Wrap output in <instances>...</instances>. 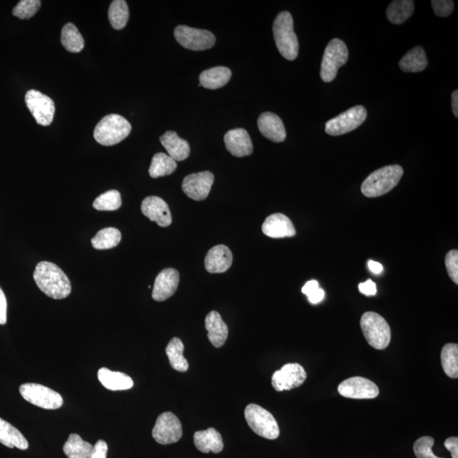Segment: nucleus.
Masks as SVG:
<instances>
[{
	"label": "nucleus",
	"instance_id": "4",
	"mask_svg": "<svg viewBox=\"0 0 458 458\" xmlns=\"http://www.w3.org/2000/svg\"><path fill=\"white\" fill-rule=\"evenodd\" d=\"M132 126L129 121L119 114H110L103 117L94 131L95 140L104 146L119 144L131 133Z\"/></svg>",
	"mask_w": 458,
	"mask_h": 458
},
{
	"label": "nucleus",
	"instance_id": "30",
	"mask_svg": "<svg viewBox=\"0 0 458 458\" xmlns=\"http://www.w3.org/2000/svg\"><path fill=\"white\" fill-rule=\"evenodd\" d=\"M183 344L179 338L171 339L166 348L167 356L171 368L181 373L186 372L188 369V363L183 356Z\"/></svg>",
	"mask_w": 458,
	"mask_h": 458
},
{
	"label": "nucleus",
	"instance_id": "36",
	"mask_svg": "<svg viewBox=\"0 0 458 458\" xmlns=\"http://www.w3.org/2000/svg\"><path fill=\"white\" fill-rule=\"evenodd\" d=\"M109 20L112 27L116 30H121L128 22L129 10L127 2L124 0L112 1L108 11Z\"/></svg>",
	"mask_w": 458,
	"mask_h": 458
},
{
	"label": "nucleus",
	"instance_id": "29",
	"mask_svg": "<svg viewBox=\"0 0 458 458\" xmlns=\"http://www.w3.org/2000/svg\"><path fill=\"white\" fill-rule=\"evenodd\" d=\"M414 12V2L411 0H396L393 1L386 11V16L390 22L401 25L409 19Z\"/></svg>",
	"mask_w": 458,
	"mask_h": 458
},
{
	"label": "nucleus",
	"instance_id": "47",
	"mask_svg": "<svg viewBox=\"0 0 458 458\" xmlns=\"http://www.w3.org/2000/svg\"><path fill=\"white\" fill-rule=\"evenodd\" d=\"M319 288V284L316 280H311L309 282L304 285L302 288V293L305 294L306 296H309L311 293L316 291Z\"/></svg>",
	"mask_w": 458,
	"mask_h": 458
},
{
	"label": "nucleus",
	"instance_id": "31",
	"mask_svg": "<svg viewBox=\"0 0 458 458\" xmlns=\"http://www.w3.org/2000/svg\"><path fill=\"white\" fill-rule=\"evenodd\" d=\"M93 445L83 440L77 434H71L63 447V452L68 458H90Z\"/></svg>",
	"mask_w": 458,
	"mask_h": 458
},
{
	"label": "nucleus",
	"instance_id": "10",
	"mask_svg": "<svg viewBox=\"0 0 458 458\" xmlns=\"http://www.w3.org/2000/svg\"><path fill=\"white\" fill-rule=\"evenodd\" d=\"M174 36L181 46L194 52L211 49L216 43V37L212 32L188 26L176 27Z\"/></svg>",
	"mask_w": 458,
	"mask_h": 458
},
{
	"label": "nucleus",
	"instance_id": "7",
	"mask_svg": "<svg viewBox=\"0 0 458 458\" xmlns=\"http://www.w3.org/2000/svg\"><path fill=\"white\" fill-rule=\"evenodd\" d=\"M347 46L342 40L335 39L327 44L321 64V78L325 83L334 81L338 70L348 61Z\"/></svg>",
	"mask_w": 458,
	"mask_h": 458
},
{
	"label": "nucleus",
	"instance_id": "33",
	"mask_svg": "<svg viewBox=\"0 0 458 458\" xmlns=\"http://www.w3.org/2000/svg\"><path fill=\"white\" fill-rule=\"evenodd\" d=\"M176 162L165 153L155 154L151 161L149 174L151 178L157 179L174 174L176 169Z\"/></svg>",
	"mask_w": 458,
	"mask_h": 458
},
{
	"label": "nucleus",
	"instance_id": "5",
	"mask_svg": "<svg viewBox=\"0 0 458 458\" xmlns=\"http://www.w3.org/2000/svg\"><path fill=\"white\" fill-rule=\"evenodd\" d=\"M361 327L369 346L377 350H383L392 339V330L383 317L380 314L368 312L361 318Z\"/></svg>",
	"mask_w": 458,
	"mask_h": 458
},
{
	"label": "nucleus",
	"instance_id": "42",
	"mask_svg": "<svg viewBox=\"0 0 458 458\" xmlns=\"http://www.w3.org/2000/svg\"><path fill=\"white\" fill-rule=\"evenodd\" d=\"M108 445L106 441L100 440L94 445L90 458H107Z\"/></svg>",
	"mask_w": 458,
	"mask_h": 458
},
{
	"label": "nucleus",
	"instance_id": "41",
	"mask_svg": "<svg viewBox=\"0 0 458 458\" xmlns=\"http://www.w3.org/2000/svg\"><path fill=\"white\" fill-rule=\"evenodd\" d=\"M431 4L435 15L440 18H447L454 10V3L452 0H433Z\"/></svg>",
	"mask_w": 458,
	"mask_h": 458
},
{
	"label": "nucleus",
	"instance_id": "6",
	"mask_svg": "<svg viewBox=\"0 0 458 458\" xmlns=\"http://www.w3.org/2000/svg\"><path fill=\"white\" fill-rule=\"evenodd\" d=\"M248 426L256 435L267 440H275L280 434L279 427L273 415L263 407L250 404L245 410Z\"/></svg>",
	"mask_w": 458,
	"mask_h": 458
},
{
	"label": "nucleus",
	"instance_id": "13",
	"mask_svg": "<svg viewBox=\"0 0 458 458\" xmlns=\"http://www.w3.org/2000/svg\"><path fill=\"white\" fill-rule=\"evenodd\" d=\"M306 373L302 366L298 363L285 364L279 371L273 373L272 385L277 392L291 390L300 387L306 380Z\"/></svg>",
	"mask_w": 458,
	"mask_h": 458
},
{
	"label": "nucleus",
	"instance_id": "9",
	"mask_svg": "<svg viewBox=\"0 0 458 458\" xmlns=\"http://www.w3.org/2000/svg\"><path fill=\"white\" fill-rule=\"evenodd\" d=\"M368 112L363 106H356L327 121L325 131L331 136H339L360 127L367 119Z\"/></svg>",
	"mask_w": 458,
	"mask_h": 458
},
{
	"label": "nucleus",
	"instance_id": "20",
	"mask_svg": "<svg viewBox=\"0 0 458 458\" xmlns=\"http://www.w3.org/2000/svg\"><path fill=\"white\" fill-rule=\"evenodd\" d=\"M258 125L260 133L269 140L280 143L287 138V130L283 121L275 113H263L259 116Z\"/></svg>",
	"mask_w": 458,
	"mask_h": 458
},
{
	"label": "nucleus",
	"instance_id": "17",
	"mask_svg": "<svg viewBox=\"0 0 458 458\" xmlns=\"http://www.w3.org/2000/svg\"><path fill=\"white\" fill-rule=\"evenodd\" d=\"M141 211L150 221L157 222L162 228H166L171 224L172 218L169 207L166 201L159 197H147L143 200Z\"/></svg>",
	"mask_w": 458,
	"mask_h": 458
},
{
	"label": "nucleus",
	"instance_id": "37",
	"mask_svg": "<svg viewBox=\"0 0 458 458\" xmlns=\"http://www.w3.org/2000/svg\"><path fill=\"white\" fill-rule=\"evenodd\" d=\"M121 205V194L117 191H109L94 201L93 207L98 211H116Z\"/></svg>",
	"mask_w": 458,
	"mask_h": 458
},
{
	"label": "nucleus",
	"instance_id": "2",
	"mask_svg": "<svg viewBox=\"0 0 458 458\" xmlns=\"http://www.w3.org/2000/svg\"><path fill=\"white\" fill-rule=\"evenodd\" d=\"M273 36L281 56L295 61L299 53V42L294 31V20L288 11L280 12L273 23Z\"/></svg>",
	"mask_w": 458,
	"mask_h": 458
},
{
	"label": "nucleus",
	"instance_id": "25",
	"mask_svg": "<svg viewBox=\"0 0 458 458\" xmlns=\"http://www.w3.org/2000/svg\"><path fill=\"white\" fill-rule=\"evenodd\" d=\"M98 379L104 388L113 390V392L127 390L133 386L131 377L123 373L112 371L107 368L100 369Z\"/></svg>",
	"mask_w": 458,
	"mask_h": 458
},
{
	"label": "nucleus",
	"instance_id": "49",
	"mask_svg": "<svg viewBox=\"0 0 458 458\" xmlns=\"http://www.w3.org/2000/svg\"><path fill=\"white\" fill-rule=\"evenodd\" d=\"M452 107L454 116L458 117V91L457 90L454 91L452 93Z\"/></svg>",
	"mask_w": 458,
	"mask_h": 458
},
{
	"label": "nucleus",
	"instance_id": "44",
	"mask_svg": "<svg viewBox=\"0 0 458 458\" xmlns=\"http://www.w3.org/2000/svg\"><path fill=\"white\" fill-rule=\"evenodd\" d=\"M7 322V301L5 293L0 288V325H6Z\"/></svg>",
	"mask_w": 458,
	"mask_h": 458
},
{
	"label": "nucleus",
	"instance_id": "28",
	"mask_svg": "<svg viewBox=\"0 0 458 458\" xmlns=\"http://www.w3.org/2000/svg\"><path fill=\"white\" fill-rule=\"evenodd\" d=\"M428 59L422 47H415L402 59L399 66L405 73H419L426 69Z\"/></svg>",
	"mask_w": 458,
	"mask_h": 458
},
{
	"label": "nucleus",
	"instance_id": "45",
	"mask_svg": "<svg viewBox=\"0 0 458 458\" xmlns=\"http://www.w3.org/2000/svg\"><path fill=\"white\" fill-rule=\"evenodd\" d=\"M445 447L452 453V458H458L457 437H450V438L445 440Z\"/></svg>",
	"mask_w": 458,
	"mask_h": 458
},
{
	"label": "nucleus",
	"instance_id": "1",
	"mask_svg": "<svg viewBox=\"0 0 458 458\" xmlns=\"http://www.w3.org/2000/svg\"><path fill=\"white\" fill-rule=\"evenodd\" d=\"M33 279L40 291L52 299L62 300L70 296V280L56 264L49 262L40 263L33 273Z\"/></svg>",
	"mask_w": 458,
	"mask_h": 458
},
{
	"label": "nucleus",
	"instance_id": "34",
	"mask_svg": "<svg viewBox=\"0 0 458 458\" xmlns=\"http://www.w3.org/2000/svg\"><path fill=\"white\" fill-rule=\"evenodd\" d=\"M441 365L443 370L452 379L458 378V346L457 344H445L441 351Z\"/></svg>",
	"mask_w": 458,
	"mask_h": 458
},
{
	"label": "nucleus",
	"instance_id": "15",
	"mask_svg": "<svg viewBox=\"0 0 458 458\" xmlns=\"http://www.w3.org/2000/svg\"><path fill=\"white\" fill-rule=\"evenodd\" d=\"M214 183V175L211 171L197 172L183 179L182 188L188 198L200 201L207 198Z\"/></svg>",
	"mask_w": 458,
	"mask_h": 458
},
{
	"label": "nucleus",
	"instance_id": "39",
	"mask_svg": "<svg viewBox=\"0 0 458 458\" xmlns=\"http://www.w3.org/2000/svg\"><path fill=\"white\" fill-rule=\"evenodd\" d=\"M435 440L430 436H423L416 440L414 445V451L417 458H440L436 457L432 452L433 445Z\"/></svg>",
	"mask_w": 458,
	"mask_h": 458
},
{
	"label": "nucleus",
	"instance_id": "3",
	"mask_svg": "<svg viewBox=\"0 0 458 458\" xmlns=\"http://www.w3.org/2000/svg\"><path fill=\"white\" fill-rule=\"evenodd\" d=\"M403 176L401 166L392 165L372 172L361 184V193L368 198L387 194L400 182Z\"/></svg>",
	"mask_w": 458,
	"mask_h": 458
},
{
	"label": "nucleus",
	"instance_id": "40",
	"mask_svg": "<svg viewBox=\"0 0 458 458\" xmlns=\"http://www.w3.org/2000/svg\"><path fill=\"white\" fill-rule=\"evenodd\" d=\"M445 267L450 278L454 283L458 284V251L452 250L445 256Z\"/></svg>",
	"mask_w": 458,
	"mask_h": 458
},
{
	"label": "nucleus",
	"instance_id": "48",
	"mask_svg": "<svg viewBox=\"0 0 458 458\" xmlns=\"http://www.w3.org/2000/svg\"><path fill=\"white\" fill-rule=\"evenodd\" d=\"M368 266L371 272L375 273V275H380L383 271V266L380 263L375 262V260H369Z\"/></svg>",
	"mask_w": 458,
	"mask_h": 458
},
{
	"label": "nucleus",
	"instance_id": "16",
	"mask_svg": "<svg viewBox=\"0 0 458 458\" xmlns=\"http://www.w3.org/2000/svg\"><path fill=\"white\" fill-rule=\"evenodd\" d=\"M179 284V272L174 268H166L159 273L155 280L152 298L164 301L174 295Z\"/></svg>",
	"mask_w": 458,
	"mask_h": 458
},
{
	"label": "nucleus",
	"instance_id": "14",
	"mask_svg": "<svg viewBox=\"0 0 458 458\" xmlns=\"http://www.w3.org/2000/svg\"><path fill=\"white\" fill-rule=\"evenodd\" d=\"M342 397L351 399H373L379 396L380 390L371 380L361 377H353L344 380L338 386Z\"/></svg>",
	"mask_w": 458,
	"mask_h": 458
},
{
	"label": "nucleus",
	"instance_id": "32",
	"mask_svg": "<svg viewBox=\"0 0 458 458\" xmlns=\"http://www.w3.org/2000/svg\"><path fill=\"white\" fill-rule=\"evenodd\" d=\"M61 40L63 47L71 53L81 52L85 44L83 35L73 23H67L63 27Z\"/></svg>",
	"mask_w": 458,
	"mask_h": 458
},
{
	"label": "nucleus",
	"instance_id": "18",
	"mask_svg": "<svg viewBox=\"0 0 458 458\" xmlns=\"http://www.w3.org/2000/svg\"><path fill=\"white\" fill-rule=\"evenodd\" d=\"M263 232L272 239L294 237L296 234L291 220L281 213L272 214L267 217L263 224Z\"/></svg>",
	"mask_w": 458,
	"mask_h": 458
},
{
	"label": "nucleus",
	"instance_id": "21",
	"mask_svg": "<svg viewBox=\"0 0 458 458\" xmlns=\"http://www.w3.org/2000/svg\"><path fill=\"white\" fill-rule=\"evenodd\" d=\"M233 263V254L229 247L218 245L208 251L205 258V267L211 273L228 271Z\"/></svg>",
	"mask_w": 458,
	"mask_h": 458
},
{
	"label": "nucleus",
	"instance_id": "24",
	"mask_svg": "<svg viewBox=\"0 0 458 458\" xmlns=\"http://www.w3.org/2000/svg\"><path fill=\"white\" fill-rule=\"evenodd\" d=\"M195 447L203 453H220L224 445L222 437L216 428H209L207 430L197 431L194 435Z\"/></svg>",
	"mask_w": 458,
	"mask_h": 458
},
{
	"label": "nucleus",
	"instance_id": "22",
	"mask_svg": "<svg viewBox=\"0 0 458 458\" xmlns=\"http://www.w3.org/2000/svg\"><path fill=\"white\" fill-rule=\"evenodd\" d=\"M205 329L208 332L207 337L212 346L220 348L226 342L229 335V327L222 320L221 315L212 311L205 318Z\"/></svg>",
	"mask_w": 458,
	"mask_h": 458
},
{
	"label": "nucleus",
	"instance_id": "46",
	"mask_svg": "<svg viewBox=\"0 0 458 458\" xmlns=\"http://www.w3.org/2000/svg\"><path fill=\"white\" fill-rule=\"evenodd\" d=\"M308 297V301L312 304H318L319 302H321L325 297V292L323 291V289L318 288L316 291L311 293Z\"/></svg>",
	"mask_w": 458,
	"mask_h": 458
},
{
	"label": "nucleus",
	"instance_id": "8",
	"mask_svg": "<svg viewBox=\"0 0 458 458\" xmlns=\"http://www.w3.org/2000/svg\"><path fill=\"white\" fill-rule=\"evenodd\" d=\"M20 393L24 400L41 409L54 410L60 409L63 405V398L60 394L39 384L22 385Z\"/></svg>",
	"mask_w": 458,
	"mask_h": 458
},
{
	"label": "nucleus",
	"instance_id": "38",
	"mask_svg": "<svg viewBox=\"0 0 458 458\" xmlns=\"http://www.w3.org/2000/svg\"><path fill=\"white\" fill-rule=\"evenodd\" d=\"M40 6V0H22L12 11V14L19 19H30L39 11Z\"/></svg>",
	"mask_w": 458,
	"mask_h": 458
},
{
	"label": "nucleus",
	"instance_id": "23",
	"mask_svg": "<svg viewBox=\"0 0 458 458\" xmlns=\"http://www.w3.org/2000/svg\"><path fill=\"white\" fill-rule=\"evenodd\" d=\"M162 145L167 151L168 155L176 162H182L191 155L190 144L179 137L178 133L167 131L159 138Z\"/></svg>",
	"mask_w": 458,
	"mask_h": 458
},
{
	"label": "nucleus",
	"instance_id": "12",
	"mask_svg": "<svg viewBox=\"0 0 458 458\" xmlns=\"http://www.w3.org/2000/svg\"><path fill=\"white\" fill-rule=\"evenodd\" d=\"M25 102L37 124L47 127L52 123L56 107L49 96L32 90L28 92Z\"/></svg>",
	"mask_w": 458,
	"mask_h": 458
},
{
	"label": "nucleus",
	"instance_id": "43",
	"mask_svg": "<svg viewBox=\"0 0 458 458\" xmlns=\"http://www.w3.org/2000/svg\"><path fill=\"white\" fill-rule=\"evenodd\" d=\"M359 291L367 296H375L377 293L376 284L371 279L366 281L359 284Z\"/></svg>",
	"mask_w": 458,
	"mask_h": 458
},
{
	"label": "nucleus",
	"instance_id": "19",
	"mask_svg": "<svg viewBox=\"0 0 458 458\" xmlns=\"http://www.w3.org/2000/svg\"><path fill=\"white\" fill-rule=\"evenodd\" d=\"M227 150L236 157H247L253 152V145L246 129L235 128L225 134Z\"/></svg>",
	"mask_w": 458,
	"mask_h": 458
},
{
	"label": "nucleus",
	"instance_id": "27",
	"mask_svg": "<svg viewBox=\"0 0 458 458\" xmlns=\"http://www.w3.org/2000/svg\"><path fill=\"white\" fill-rule=\"evenodd\" d=\"M0 443L9 448L27 450L28 440L18 428L0 418Z\"/></svg>",
	"mask_w": 458,
	"mask_h": 458
},
{
	"label": "nucleus",
	"instance_id": "26",
	"mask_svg": "<svg viewBox=\"0 0 458 458\" xmlns=\"http://www.w3.org/2000/svg\"><path fill=\"white\" fill-rule=\"evenodd\" d=\"M232 71L228 67L216 66L203 71L200 75V87L217 90L229 82Z\"/></svg>",
	"mask_w": 458,
	"mask_h": 458
},
{
	"label": "nucleus",
	"instance_id": "35",
	"mask_svg": "<svg viewBox=\"0 0 458 458\" xmlns=\"http://www.w3.org/2000/svg\"><path fill=\"white\" fill-rule=\"evenodd\" d=\"M121 234L119 229L115 228H106L100 230L95 238L92 239V246L96 250L112 249L119 245Z\"/></svg>",
	"mask_w": 458,
	"mask_h": 458
},
{
	"label": "nucleus",
	"instance_id": "11",
	"mask_svg": "<svg viewBox=\"0 0 458 458\" xmlns=\"http://www.w3.org/2000/svg\"><path fill=\"white\" fill-rule=\"evenodd\" d=\"M152 436L157 443L170 445L182 438V423L174 414L166 411L159 416L152 430Z\"/></svg>",
	"mask_w": 458,
	"mask_h": 458
}]
</instances>
